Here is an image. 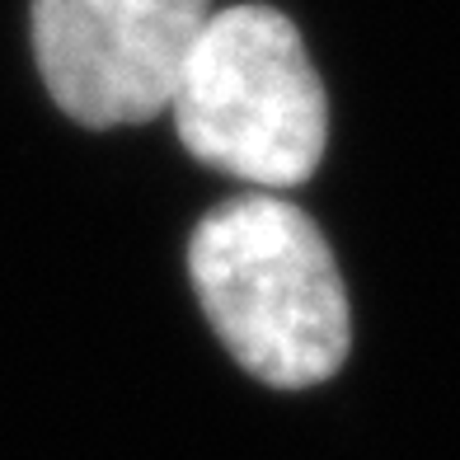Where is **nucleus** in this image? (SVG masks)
Here are the masks:
<instances>
[{
    "label": "nucleus",
    "mask_w": 460,
    "mask_h": 460,
    "mask_svg": "<svg viewBox=\"0 0 460 460\" xmlns=\"http://www.w3.org/2000/svg\"><path fill=\"white\" fill-rule=\"evenodd\" d=\"M212 0H33L29 38L52 103L85 128H132L170 109Z\"/></svg>",
    "instance_id": "3"
},
{
    "label": "nucleus",
    "mask_w": 460,
    "mask_h": 460,
    "mask_svg": "<svg viewBox=\"0 0 460 460\" xmlns=\"http://www.w3.org/2000/svg\"><path fill=\"white\" fill-rule=\"evenodd\" d=\"M170 113L188 155L259 193L301 188L329 141L324 80L296 24L273 5L207 14L179 66Z\"/></svg>",
    "instance_id": "2"
},
{
    "label": "nucleus",
    "mask_w": 460,
    "mask_h": 460,
    "mask_svg": "<svg viewBox=\"0 0 460 460\" xmlns=\"http://www.w3.org/2000/svg\"><path fill=\"white\" fill-rule=\"evenodd\" d=\"M188 278L221 348L273 390L339 376L352 310L324 230L273 193L212 207L188 235Z\"/></svg>",
    "instance_id": "1"
}]
</instances>
